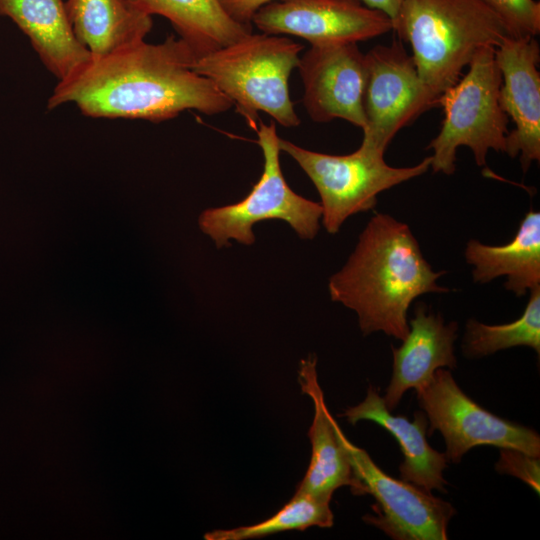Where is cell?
<instances>
[{
  "mask_svg": "<svg viewBox=\"0 0 540 540\" xmlns=\"http://www.w3.org/2000/svg\"><path fill=\"white\" fill-rule=\"evenodd\" d=\"M364 5L387 14L391 21L397 16L403 0H360Z\"/></svg>",
  "mask_w": 540,
  "mask_h": 540,
  "instance_id": "26",
  "label": "cell"
},
{
  "mask_svg": "<svg viewBox=\"0 0 540 540\" xmlns=\"http://www.w3.org/2000/svg\"><path fill=\"white\" fill-rule=\"evenodd\" d=\"M423 256L410 227L389 214L376 213L360 233L344 266L328 281L332 301L353 310L364 336L383 332L403 341L408 310L421 295L447 293Z\"/></svg>",
  "mask_w": 540,
  "mask_h": 540,
  "instance_id": "2",
  "label": "cell"
},
{
  "mask_svg": "<svg viewBox=\"0 0 540 540\" xmlns=\"http://www.w3.org/2000/svg\"><path fill=\"white\" fill-rule=\"evenodd\" d=\"M149 15L168 19L197 58L237 42L252 26L234 21L219 0H130Z\"/></svg>",
  "mask_w": 540,
  "mask_h": 540,
  "instance_id": "20",
  "label": "cell"
},
{
  "mask_svg": "<svg viewBox=\"0 0 540 540\" xmlns=\"http://www.w3.org/2000/svg\"><path fill=\"white\" fill-rule=\"evenodd\" d=\"M392 30L410 44L420 78L437 98L479 49L515 37L480 0H403Z\"/></svg>",
  "mask_w": 540,
  "mask_h": 540,
  "instance_id": "3",
  "label": "cell"
},
{
  "mask_svg": "<svg viewBox=\"0 0 540 540\" xmlns=\"http://www.w3.org/2000/svg\"><path fill=\"white\" fill-rule=\"evenodd\" d=\"M501 72L499 102L515 129L508 133L505 153L520 155L524 173L540 160V49L535 37H510L495 48Z\"/></svg>",
  "mask_w": 540,
  "mask_h": 540,
  "instance_id": "13",
  "label": "cell"
},
{
  "mask_svg": "<svg viewBox=\"0 0 540 540\" xmlns=\"http://www.w3.org/2000/svg\"><path fill=\"white\" fill-rule=\"evenodd\" d=\"M329 501L296 491L278 512L259 523L232 529H217L205 534L207 540H247L271 534L317 526H333L334 516Z\"/></svg>",
  "mask_w": 540,
  "mask_h": 540,
  "instance_id": "22",
  "label": "cell"
},
{
  "mask_svg": "<svg viewBox=\"0 0 540 540\" xmlns=\"http://www.w3.org/2000/svg\"><path fill=\"white\" fill-rule=\"evenodd\" d=\"M365 59L366 124L361 145L384 154L398 131L438 106L439 98L425 86L412 55L401 42L377 45L365 54Z\"/></svg>",
  "mask_w": 540,
  "mask_h": 540,
  "instance_id": "10",
  "label": "cell"
},
{
  "mask_svg": "<svg viewBox=\"0 0 540 540\" xmlns=\"http://www.w3.org/2000/svg\"><path fill=\"white\" fill-rule=\"evenodd\" d=\"M496 13L518 38L540 32V3L535 0H480Z\"/></svg>",
  "mask_w": 540,
  "mask_h": 540,
  "instance_id": "23",
  "label": "cell"
},
{
  "mask_svg": "<svg viewBox=\"0 0 540 540\" xmlns=\"http://www.w3.org/2000/svg\"><path fill=\"white\" fill-rule=\"evenodd\" d=\"M196 60L180 39L159 44L145 40L103 57H90L59 80L47 107L74 103L93 118L143 119L162 122L194 109L206 115L233 106L215 84L193 70Z\"/></svg>",
  "mask_w": 540,
  "mask_h": 540,
  "instance_id": "1",
  "label": "cell"
},
{
  "mask_svg": "<svg viewBox=\"0 0 540 540\" xmlns=\"http://www.w3.org/2000/svg\"><path fill=\"white\" fill-rule=\"evenodd\" d=\"M275 0H219L222 8L234 21L252 26L255 13L264 5Z\"/></svg>",
  "mask_w": 540,
  "mask_h": 540,
  "instance_id": "25",
  "label": "cell"
},
{
  "mask_svg": "<svg viewBox=\"0 0 540 540\" xmlns=\"http://www.w3.org/2000/svg\"><path fill=\"white\" fill-rule=\"evenodd\" d=\"M0 16L10 18L29 38L45 68L58 81L91 57L72 31L64 0H0Z\"/></svg>",
  "mask_w": 540,
  "mask_h": 540,
  "instance_id": "17",
  "label": "cell"
},
{
  "mask_svg": "<svg viewBox=\"0 0 540 540\" xmlns=\"http://www.w3.org/2000/svg\"><path fill=\"white\" fill-rule=\"evenodd\" d=\"M458 323H445L440 313L418 304L409 320V332L399 347L391 346L393 364L383 402L395 410L409 389L424 387L440 368L455 369Z\"/></svg>",
  "mask_w": 540,
  "mask_h": 540,
  "instance_id": "14",
  "label": "cell"
},
{
  "mask_svg": "<svg viewBox=\"0 0 540 540\" xmlns=\"http://www.w3.org/2000/svg\"><path fill=\"white\" fill-rule=\"evenodd\" d=\"M317 359L310 354L300 361L298 380L301 390L314 405V417L308 431L311 458L307 471L296 491L329 501L342 486H349L354 495H363L362 485L356 480L347 453L336 433V420L329 412L319 385Z\"/></svg>",
  "mask_w": 540,
  "mask_h": 540,
  "instance_id": "15",
  "label": "cell"
},
{
  "mask_svg": "<svg viewBox=\"0 0 540 540\" xmlns=\"http://www.w3.org/2000/svg\"><path fill=\"white\" fill-rule=\"evenodd\" d=\"M303 49L286 36L250 33L197 58L193 70L210 79L255 131L260 111L283 127H294L300 119L290 98L288 80L298 67Z\"/></svg>",
  "mask_w": 540,
  "mask_h": 540,
  "instance_id": "4",
  "label": "cell"
},
{
  "mask_svg": "<svg viewBox=\"0 0 540 540\" xmlns=\"http://www.w3.org/2000/svg\"><path fill=\"white\" fill-rule=\"evenodd\" d=\"M467 67L465 75L438 99L444 119L427 147L433 151L430 168L434 173L453 174L461 146L471 150L478 166L486 165L490 150L506 151L508 116L499 102L502 77L495 48L479 49Z\"/></svg>",
  "mask_w": 540,
  "mask_h": 540,
  "instance_id": "5",
  "label": "cell"
},
{
  "mask_svg": "<svg viewBox=\"0 0 540 540\" xmlns=\"http://www.w3.org/2000/svg\"><path fill=\"white\" fill-rule=\"evenodd\" d=\"M297 68L304 88L302 102L313 121L340 118L364 129L366 59L357 43L311 45Z\"/></svg>",
  "mask_w": 540,
  "mask_h": 540,
  "instance_id": "12",
  "label": "cell"
},
{
  "mask_svg": "<svg viewBox=\"0 0 540 540\" xmlns=\"http://www.w3.org/2000/svg\"><path fill=\"white\" fill-rule=\"evenodd\" d=\"M416 395L428 420L427 435L436 430L441 433L448 463H460L470 449L480 445L540 456V436L535 430L501 418L479 405L459 387L448 369L436 370Z\"/></svg>",
  "mask_w": 540,
  "mask_h": 540,
  "instance_id": "8",
  "label": "cell"
},
{
  "mask_svg": "<svg viewBox=\"0 0 540 540\" xmlns=\"http://www.w3.org/2000/svg\"><path fill=\"white\" fill-rule=\"evenodd\" d=\"M258 140L263 158V172L247 196L237 203L204 210L199 227L217 248L235 240L250 246L255 242L253 226L268 219L287 222L301 239L317 235L322 218L321 204L295 193L286 182L280 165L279 136L271 122L258 124Z\"/></svg>",
  "mask_w": 540,
  "mask_h": 540,
  "instance_id": "6",
  "label": "cell"
},
{
  "mask_svg": "<svg viewBox=\"0 0 540 540\" xmlns=\"http://www.w3.org/2000/svg\"><path fill=\"white\" fill-rule=\"evenodd\" d=\"M498 473L508 474L525 482L537 494L540 491L539 457L512 448H500V457L495 464Z\"/></svg>",
  "mask_w": 540,
  "mask_h": 540,
  "instance_id": "24",
  "label": "cell"
},
{
  "mask_svg": "<svg viewBox=\"0 0 540 540\" xmlns=\"http://www.w3.org/2000/svg\"><path fill=\"white\" fill-rule=\"evenodd\" d=\"M281 151L288 153L307 174L320 195L321 222L336 234L352 215L372 210L377 196L428 171L431 158L409 167H392L384 154L362 145L347 155H331L302 148L279 137Z\"/></svg>",
  "mask_w": 540,
  "mask_h": 540,
  "instance_id": "7",
  "label": "cell"
},
{
  "mask_svg": "<svg viewBox=\"0 0 540 540\" xmlns=\"http://www.w3.org/2000/svg\"><path fill=\"white\" fill-rule=\"evenodd\" d=\"M516 346H527L540 354V286L529 291L522 315L501 325L484 324L470 318L461 348L467 358H481Z\"/></svg>",
  "mask_w": 540,
  "mask_h": 540,
  "instance_id": "21",
  "label": "cell"
},
{
  "mask_svg": "<svg viewBox=\"0 0 540 540\" xmlns=\"http://www.w3.org/2000/svg\"><path fill=\"white\" fill-rule=\"evenodd\" d=\"M252 23L272 35H293L311 45L365 41L392 30L384 12L360 0H275L261 7Z\"/></svg>",
  "mask_w": 540,
  "mask_h": 540,
  "instance_id": "11",
  "label": "cell"
},
{
  "mask_svg": "<svg viewBox=\"0 0 540 540\" xmlns=\"http://www.w3.org/2000/svg\"><path fill=\"white\" fill-rule=\"evenodd\" d=\"M338 438L345 449L363 495L376 503L364 521L395 540H447L448 525L456 514L453 505L410 482L386 474L362 448L350 442L339 425Z\"/></svg>",
  "mask_w": 540,
  "mask_h": 540,
  "instance_id": "9",
  "label": "cell"
},
{
  "mask_svg": "<svg viewBox=\"0 0 540 540\" xmlns=\"http://www.w3.org/2000/svg\"><path fill=\"white\" fill-rule=\"evenodd\" d=\"M72 31L91 57H103L144 41L152 16L130 0H67Z\"/></svg>",
  "mask_w": 540,
  "mask_h": 540,
  "instance_id": "19",
  "label": "cell"
},
{
  "mask_svg": "<svg viewBox=\"0 0 540 540\" xmlns=\"http://www.w3.org/2000/svg\"><path fill=\"white\" fill-rule=\"evenodd\" d=\"M467 264L473 267L476 283H488L505 276L504 288L522 297L540 286V212L529 210L515 236L504 245H486L470 239L464 250Z\"/></svg>",
  "mask_w": 540,
  "mask_h": 540,
  "instance_id": "18",
  "label": "cell"
},
{
  "mask_svg": "<svg viewBox=\"0 0 540 540\" xmlns=\"http://www.w3.org/2000/svg\"><path fill=\"white\" fill-rule=\"evenodd\" d=\"M341 416L352 425L361 420L372 421L395 438L404 457L399 465L400 479L428 492L447 493L443 472L448 461L444 452L428 443V420L423 411L416 412L413 421L404 415H394L386 408L379 390L370 385L364 400L348 407Z\"/></svg>",
  "mask_w": 540,
  "mask_h": 540,
  "instance_id": "16",
  "label": "cell"
}]
</instances>
